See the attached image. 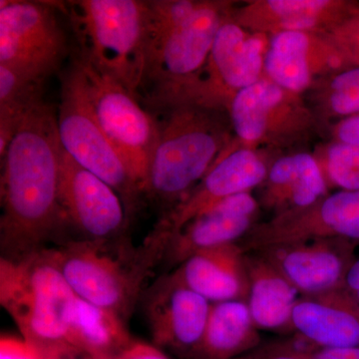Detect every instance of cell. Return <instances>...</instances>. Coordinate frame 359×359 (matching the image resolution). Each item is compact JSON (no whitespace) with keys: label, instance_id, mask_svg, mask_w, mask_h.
I'll list each match as a JSON object with an SVG mask.
<instances>
[{"label":"cell","instance_id":"52a82bcc","mask_svg":"<svg viewBox=\"0 0 359 359\" xmlns=\"http://www.w3.org/2000/svg\"><path fill=\"white\" fill-rule=\"evenodd\" d=\"M269 42L268 35L245 29L231 14L219 28L202 69L156 110L191 104L228 112L241 90L264 77Z\"/></svg>","mask_w":359,"mask_h":359},{"label":"cell","instance_id":"7402d4cb","mask_svg":"<svg viewBox=\"0 0 359 359\" xmlns=\"http://www.w3.org/2000/svg\"><path fill=\"white\" fill-rule=\"evenodd\" d=\"M249 278L247 304L257 330H290L299 292L259 252H245Z\"/></svg>","mask_w":359,"mask_h":359},{"label":"cell","instance_id":"603a6c76","mask_svg":"<svg viewBox=\"0 0 359 359\" xmlns=\"http://www.w3.org/2000/svg\"><path fill=\"white\" fill-rule=\"evenodd\" d=\"M261 344L249 306L244 301L212 304L204 334L186 359H233Z\"/></svg>","mask_w":359,"mask_h":359},{"label":"cell","instance_id":"8992f818","mask_svg":"<svg viewBox=\"0 0 359 359\" xmlns=\"http://www.w3.org/2000/svg\"><path fill=\"white\" fill-rule=\"evenodd\" d=\"M57 130L63 150L119 194L129 217L143 193L99 124L77 57L61 82Z\"/></svg>","mask_w":359,"mask_h":359},{"label":"cell","instance_id":"2e32d148","mask_svg":"<svg viewBox=\"0 0 359 359\" xmlns=\"http://www.w3.org/2000/svg\"><path fill=\"white\" fill-rule=\"evenodd\" d=\"M353 243L325 238L276 245L256 252L273 264L299 294L314 295L344 287L354 261Z\"/></svg>","mask_w":359,"mask_h":359},{"label":"cell","instance_id":"6da1fadb","mask_svg":"<svg viewBox=\"0 0 359 359\" xmlns=\"http://www.w3.org/2000/svg\"><path fill=\"white\" fill-rule=\"evenodd\" d=\"M61 151L57 116L41 101L26 114L1 159L2 257L43 249L65 221L59 200Z\"/></svg>","mask_w":359,"mask_h":359},{"label":"cell","instance_id":"f1b7e54d","mask_svg":"<svg viewBox=\"0 0 359 359\" xmlns=\"http://www.w3.org/2000/svg\"><path fill=\"white\" fill-rule=\"evenodd\" d=\"M0 359H42L36 349L23 339L2 335Z\"/></svg>","mask_w":359,"mask_h":359},{"label":"cell","instance_id":"4316f807","mask_svg":"<svg viewBox=\"0 0 359 359\" xmlns=\"http://www.w3.org/2000/svg\"><path fill=\"white\" fill-rule=\"evenodd\" d=\"M328 188L359 191V147L332 142L316 156Z\"/></svg>","mask_w":359,"mask_h":359},{"label":"cell","instance_id":"277c9868","mask_svg":"<svg viewBox=\"0 0 359 359\" xmlns=\"http://www.w3.org/2000/svg\"><path fill=\"white\" fill-rule=\"evenodd\" d=\"M62 6L79 43L78 57L139 99L147 69V1L79 0Z\"/></svg>","mask_w":359,"mask_h":359},{"label":"cell","instance_id":"5b68a950","mask_svg":"<svg viewBox=\"0 0 359 359\" xmlns=\"http://www.w3.org/2000/svg\"><path fill=\"white\" fill-rule=\"evenodd\" d=\"M111 241H71L44 249L80 299L126 320L140 297L150 269L162 261L164 248L149 236L143 248L117 250Z\"/></svg>","mask_w":359,"mask_h":359},{"label":"cell","instance_id":"ffe728a7","mask_svg":"<svg viewBox=\"0 0 359 359\" xmlns=\"http://www.w3.org/2000/svg\"><path fill=\"white\" fill-rule=\"evenodd\" d=\"M175 271L187 287L211 304L247 302L249 278L245 252L238 243L200 250Z\"/></svg>","mask_w":359,"mask_h":359},{"label":"cell","instance_id":"d4e9b609","mask_svg":"<svg viewBox=\"0 0 359 359\" xmlns=\"http://www.w3.org/2000/svg\"><path fill=\"white\" fill-rule=\"evenodd\" d=\"M20 71L0 65V159L26 114L43 101V85Z\"/></svg>","mask_w":359,"mask_h":359},{"label":"cell","instance_id":"cb8c5ba5","mask_svg":"<svg viewBox=\"0 0 359 359\" xmlns=\"http://www.w3.org/2000/svg\"><path fill=\"white\" fill-rule=\"evenodd\" d=\"M73 346L94 358H117L133 341L118 314L77 297L71 318Z\"/></svg>","mask_w":359,"mask_h":359},{"label":"cell","instance_id":"f546056e","mask_svg":"<svg viewBox=\"0 0 359 359\" xmlns=\"http://www.w3.org/2000/svg\"><path fill=\"white\" fill-rule=\"evenodd\" d=\"M292 347L304 359H359V347L325 348V347L313 346L311 349Z\"/></svg>","mask_w":359,"mask_h":359},{"label":"cell","instance_id":"8fae6325","mask_svg":"<svg viewBox=\"0 0 359 359\" xmlns=\"http://www.w3.org/2000/svg\"><path fill=\"white\" fill-rule=\"evenodd\" d=\"M55 7L52 2L0 1V65L42 82L59 69L68 47Z\"/></svg>","mask_w":359,"mask_h":359},{"label":"cell","instance_id":"d6986e66","mask_svg":"<svg viewBox=\"0 0 359 359\" xmlns=\"http://www.w3.org/2000/svg\"><path fill=\"white\" fill-rule=\"evenodd\" d=\"M294 330L313 346L359 347V302L346 287L302 295L290 318Z\"/></svg>","mask_w":359,"mask_h":359},{"label":"cell","instance_id":"30bf717a","mask_svg":"<svg viewBox=\"0 0 359 359\" xmlns=\"http://www.w3.org/2000/svg\"><path fill=\"white\" fill-rule=\"evenodd\" d=\"M77 59L86 78L90 100L99 124L145 196L159 124L152 114L141 107L138 98L119 82L99 72L78 56Z\"/></svg>","mask_w":359,"mask_h":359},{"label":"cell","instance_id":"d590c367","mask_svg":"<svg viewBox=\"0 0 359 359\" xmlns=\"http://www.w3.org/2000/svg\"><path fill=\"white\" fill-rule=\"evenodd\" d=\"M95 359H115L114 358H98Z\"/></svg>","mask_w":359,"mask_h":359},{"label":"cell","instance_id":"83f0119b","mask_svg":"<svg viewBox=\"0 0 359 359\" xmlns=\"http://www.w3.org/2000/svg\"><path fill=\"white\" fill-rule=\"evenodd\" d=\"M325 35L348 67H359V8Z\"/></svg>","mask_w":359,"mask_h":359},{"label":"cell","instance_id":"d6a6232c","mask_svg":"<svg viewBox=\"0 0 359 359\" xmlns=\"http://www.w3.org/2000/svg\"><path fill=\"white\" fill-rule=\"evenodd\" d=\"M344 287L353 295L359 292V259H354L353 263L347 271L344 278Z\"/></svg>","mask_w":359,"mask_h":359},{"label":"cell","instance_id":"9a60e30c","mask_svg":"<svg viewBox=\"0 0 359 359\" xmlns=\"http://www.w3.org/2000/svg\"><path fill=\"white\" fill-rule=\"evenodd\" d=\"M347 67L327 35L287 32L269 36L264 76L282 88L302 95L323 78Z\"/></svg>","mask_w":359,"mask_h":359},{"label":"cell","instance_id":"7a4b0ae2","mask_svg":"<svg viewBox=\"0 0 359 359\" xmlns=\"http://www.w3.org/2000/svg\"><path fill=\"white\" fill-rule=\"evenodd\" d=\"M145 196L169 212L198 184L231 143L226 111L183 104L162 110Z\"/></svg>","mask_w":359,"mask_h":359},{"label":"cell","instance_id":"3957f363","mask_svg":"<svg viewBox=\"0 0 359 359\" xmlns=\"http://www.w3.org/2000/svg\"><path fill=\"white\" fill-rule=\"evenodd\" d=\"M77 295L44 248L18 259L1 257L0 302L41 358L81 355L70 337Z\"/></svg>","mask_w":359,"mask_h":359},{"label":"cell","instance_id":"1f68e13d","mask_svg":"<svg viewBox=\"0 0 359 359\" xmlns=\"http://www.w3.org/2000/svg\"><path fill=\"white\" fill-rule=\"evenodd\" d=\"M115 359H170L159 347L142 341H133Z\"/></svg>","mask_w":359,"mask_h":359},{"label":"cell","instance_id":"836d02e7","mask_svg":"<svg viewBox=\"0 0 359 359\" xmlns=\"http://www.w3.org/2000/svg\"><path fill=\"white\" fill-rule=\"evenodd\" d=\"M74 358H68V356H51V358H45L42 359H73Z\"/></svg>","mask_w":359,"mask_h":359},{"label":"cell","instance_id":"44dd1931","mask_svg":"<svg viewBox=\"0 0 359 359\" xmlns=\"http://www.w3.org/2000/svg\"><path fill=\"white\" fill-rule=\"evenodd\" d=\"M328 190L316 156L299 152L271 164L257 200L259 205L278 216L313 205L327 196Z\"/></svg>","mask_w":359,"mask_h":359},{"label":"cell","instance_id":"ba28073f","mask_svg":"<svg viewBox=\"0 0 359 359\" xmlns=\"http://www.w3.org/2000/svg\"><path fill=\"white\" fill-rule=\"evenodd\" d=\"M233 11L231 2L202 0L188 18L151 47L142 86L151 107L156 109L202 69L219 28Z\"/></svg>","mask_w":359,"mask_h":359},{"label":"cell","instance_id":"4dcf8cb0","mask_svg":"<svg viewBox=\"0 0 359 359\" xmlns=\"http://www.w3.org/2000/svg\"><path fill=\"white\" fill-rule=\"evenodd\" d=\"M334 142L359 147V113L335 123L332 128Z\"/></svg>","mask_w":359,"mask_h":359},{"label":"cell","instance_id":"4fadbf2b","mask_svg":"<svg viewBox=\"0 0 359 359\" xmlns=\"http://www.w3.org/2000/svg\"><path fill=\"white\" fill-rule=\"evenodd\" d=\"M212 304L182 282L176 271L149 290L144 311L156 346L188 358L204 334Z\"/></svg>","mask_w":359,"mask_h":359},{"label":"cell","instance_id":"5bb4252c","mask_svg":"<svg viewBox=\"0 0 359 359\" xmlns=\"http://www.w3.org/2000/svg\"><path fill=\"white\" fill-rule=\"evenodd\" d=\"M269 167L266 156L257 149L238 147L224 153L202 181L165 212L158 224L171 237L219 201L261 187Z\"/></svg>","mask_w":359,"mask_h":359},{"label":"cell","instance_id":"7c38bea8","mask_svg":"<svg viewBox=\"0 0 359 359\" xmlns=\"http://www.w3.org/2000/svg\"><path fill=\"white\" fill-rule=\"evenodd\" d=\"M59 200L66 221L86 240H116L128 215L119 194L61 151Z\"/></svg>","mask_w":359,"mask_h":359},{"label":"cell","instance_id":"ac0fdd59","mask_svg":"<svg viewBox=\"0 0 359 359\" xmlns=\"http://www.w3.org/2000/svg\"><path fill=\"white\" fill-rule=\"evenodd\" d=\"M359 8L347 0H252L233 8L231 18L252 32H304L327 34Z\"/></svg>","mask_w":359,"mask_h":359},{"label":"cell","instance_id":"e575fe53","mask_svg":"<svg viewBox=\"0 0 359 359\" xmlns=\"http://www.w3.org/2000/svg\"><path fill=\"white\" fill-rule=\"evenodd\" d=\"M81 355H83V354H81ZM73 359H95V358H92V356L87 355V354H84V355L81 356V358H80V355H78V356H75V358Z\"/></svg>","mask_w":359,"mask_h":359},{"label":"cell","instance_id":"9c48e42d","mask_svg":"<svg viewBox=\"0 0 359 359\" xmlns=\"http://www.w3.org/2000/svg\"><path fill=\"white\" fill-rule=\"evenodd\" d=\"M228 114L237 142L223 154L238 147H287L309 138L320 123L302 95L264 76L233 97Z\"/></svg>","mask_w":359,"mask_h":359},{"label":"cell","instance_id":"e0dca14e","mask_svg":"<svg viewBox=\"0 0 359 359\" xmlns=\"http://www.w3.org/2000/svg\"><path fill=\"white\" fill-rule=\"evenodd\" d=\"M259 207L250 192L219 201L169 238L163 261L176 266L200 250L238 243L255 226Z\"/></svg>","mask_w":359,"mask_h":359},{"label":"cell","instance_id":"484cf974","mask_svg":"<svg viewBox=\"0 0 359 359\" xmlns=\"http://www.w3.org/2000/svg\"><path fill=\"white\" fill-rule=\"evenodd\" d=\"M311 90L316 116L340 120L359 113V67L337 71L316 82Z\"/></svg>","mask_w":359,"mask_h":359}]
</instances>
